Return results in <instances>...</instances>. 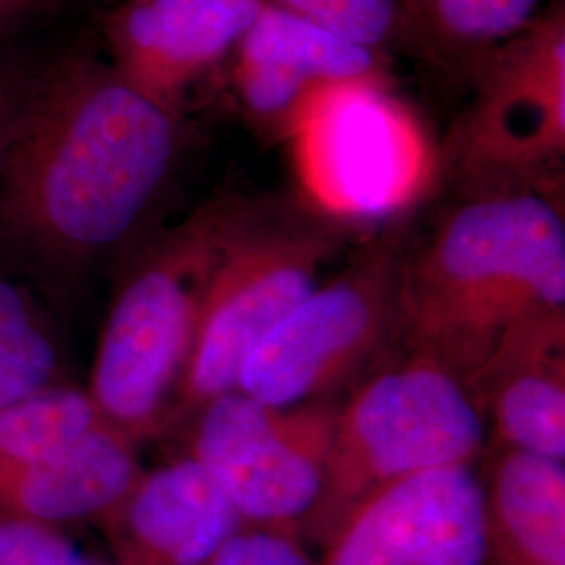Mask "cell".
Segmentation results:
<instances>
[{
    "instance_id": "1",
    "label": "cell",
    "mask_w": 565,
    "mask_h": 565,
    "mask_svg": "<svg viewBox=\"0 0 565 565\" xmlns=\"http://www.w3.org/2000/svg\"><path fill=\"white\" fill-rule=\"evenodd\" d=\"M189 147V121L84 46L41 65L0 163V270L67 310L147 235Z\"/></svg>"
},
{
    "instance_id": "2",
    "label": "cell",
    "mask_w": 565,
    "mask_h": 565,
    "mask_svg": "<svg viewBox=\"0 0 565 565\" xmlns=\"http://www.w3.org/2000/svg\"><path fill=\"white\" fill-rule=\"evenodd\" d=\"M459 193L425 237L411 239L401 338L473 390L509 329L565 315V221L557 182Z\"/></svg>"
},
{
    "instance_id": "3",
    "label": "cell",
    "mask_w": 565,
    "mask_h": 565,
    "mask_svg": "<svg viewBox=\"0 0 565 565\" xmlns=\"http://www.w3.org/2000/svg\"><path fill=\"white\" fill-rule=\"evenodd\" d=\"M237 202L221 195L200 203L179 223L153 226L114 264L116 285L86 390L137 445L168 431Z\"/></svg>"
},
{
    "instance_id": "4",
    "label": "cell",
    "mask_w": 565,
    "mask_h": 565,
    "mask_svg": "<svg viewBox=\"0 0 565 565\" xmlns=\"http://www.w3.org/2000/svg\"><path fill=\"white\" fill-rule=\"evenodd\" d=\"M350 231L352 224L308 202H237L205 287L168 431L235 390L249 352L321 282Z\"/></svg>"
},
{
    "instance_id": "5",
    "label": "cell",
    "mask_w": 565,
    "mask_h": 565,
    "mask_svg": "<svg viewBox=\"0 0 565 565\" xmlns=\"http://www.w3.org/2000/svg\"><path fill=\"white\" fill-rule=\"evenodd\" d=\"M488 448L471 385L429 354L406 348L340 403L321 497L303 525L333 539L387 486L450 465H476Z\"/></svg>"
},
{
    "instance_id": "6",
    "label": "cell",
    "mask_w": 565,
    "mask_h": 565,
    "mask_svg": "<svg viewBox=\"0 0 565 565\" xmlns=\"http://www.w3.org/2000/svg\"><path fill=\"white\" fill-rule=\"evenodd\" d=\"M413 239L406 218L385 223L342 273L296 303L245 359L237 385L270 406L331 398L401 338V279Z\"/></svg>"
},
{
    "instance_id": "7",
    "label": "cell",
    "mask_w": 565,
    "mask_h": 565,
    "mask_svg": "<svg viewBox=\"0 0 565 565\" xmlns=\"http://www.w3.org/2000/svg\"><path fill=\"white\" fill-rule=\"evenodd\" d=\"M473 97L438 153L459 191L555 184L565 156V4L551 0L473 70Z\"/></svg>"
},
{
    "instance_id": "8",
    "label": "cell",
    "mask_w": 565,
    "mask_h": 565,
    "mask_svg": "<svg viewBox=\"0 0 565 565\" xmlns=\"http://www.w3.org/2000/svg\"><path fill=\"white\" fill-rule=\"evenodd\" d=\"M340 403L270 406L231 390L181 429L186 452L247 525L294 530L317 505Z\"/></svg>"
},
{
    "instance_id": "9",
    "label": "cell",
    "mask_w": 565,
    "mask_h": 565,
    "mask_svg": "<svg viewBox=\"0 0 565 565\" xmlns=\"http://www.w3.org/2000/svg\"><path fill=\"white\" fill-rule=\"evenodd\" d=\"M291 142L303 202L352 226L406 216L438 172V156L390 82L331 95Z\"/></svg>"
},
{
    "instance_id": "10",
    "label": "cell",
    "mask_w": 565,
    "mask_h": 565,
    "mask_svg": "<svg viewBox=\"0 0 565 565\" xmlns=\"http://www.w3.org/2000/svg\"><path fill=\"white\" fill-rule=\"evenodd\" d=\"M243 116L275 141H294L331 95L387 84L384 53L264 0L226 70Z\"/></svg>"
},
{
    "instance_id": "11",
    "label": "cell",
    "mask_w": 565,
    "mask_h": 565,
    "mask_svg": "<svg viewBox=\"0 0 565 565\" xmlns=\"http://www.w3.org/2000/svg\"><path fill=\"white\" fill-rule=\"evenodd\" d=\"M264 0H114L103 20L109 65L186 118L216 81Z\"/></svg>"
},
{
    "instance_id": "12",
    "label": "cell",
    "mask_w": 565,
    "mask_h": 565,
    "mask_svg": "<svg viewBox=\"0 0 565 565\" xmlns=\"http://www.w3.org/2000/svg\"><path fill=\"white\" fill-rule=\"evenodd\" d=\"M484 490L476 465L387 486L331 539L324 565H484Z\"/></svg>"
},
{
    "instance_id": "13",
    "label": "cell",
    "mask_w": 565,
    "mask_h": 565,
    "mask_svg": "<svg viewBox=\"0 0 565 565\" xmlns=\"http://www.w3.org/2000/svg\"><path fill=\"white\" fill-rule=\"evenodd\" d=\"M114 565H205L242 530V515L189 455L141 478L103 522Z\"/></svg>"
},
{
    "instance_id": "14",
    "label": "cell",
    "mask_w": 565,
    "mask_h": 565,
    "mask_svg": "<svg viewBox=\"0 0 565 565\" xmlns=\"http://www.w3.org/2000/svg\"><path fill=\"white\" fill-rule=\"evenodd\" d=\"M473 394L492 448L565 461V315L509 329L480 369Z\"/></svg>"
},
{
    "instance_id": "15",
    "label": "cell",
    "mask_w": 565,
    "mask_h": 565,
    "mask_svg": "<svg viewBox=\"0 0 565 565\" xmlns=\"http://www.w3.org/2000/svg\"><path fill=\"white\" fill-rule=\"evenodd\" d=\"M139 445L114 431L74 455L20 463L0 459V505L36 524H103L142 473Z\"/></svg>"
},
{
    "instance_id": "16",
    "label": "cell",
    "mask_w": 565,
    "mask_h": 565,
    "mask_svg": "<svg viewBox=\"0 0 565 565\" xmlns=\"http://www.w3.org/2000/svg\"><path fill=\"white\" fill-rule=\"evenodd\" d=\"M486 562L565 565V461L486 448Z\"/></svg>"
},
{
    "instance_id": "17",
    "label": "cell",
    "mask_w": 565,
    "mask_h": 565,
    "mask_svg": "<svg viewBox=\"0 0 565 565\" xmlns=\"http://www.w3.org/2000/svg\"><path fill=\"white\" fill-rule=\"evenodd\" d=\"M114 431L121 429L103 415L86 385H49L0 406V459L53 461Z\"/></svg>"
},
{
    "instance_id": "18",
    "label": "cell",
    "mask_w": 565,
    "mask_h": 565,
    "mask_svg": "<svg viewBox=\"0 0 565 565\" xmlns=\"http://www.w3.org/2000/svg\"><path fill=\"white\" fill-rule=\"evenodd\" d=\"M543 0H403L404 32L440 63L476 70L499 44L520 34Z\"/></svg>"
},
{
    "instance_id": "19",
    "label": "cell",
    "mask_w": 565,
    "mask_h": 565,
    "mask_svg": "<svg viewBox=\"0 0 565 565\" xmlns=\"http://www.w3.org/2000/svg\"><path fill=\"white\" fill-rule=\"evenodd\" d=\"M72 382L55 310L25 282L0 270V406Z\"/></svg>"
},
{
    "instance_id": "20",
    "label": "cell",
    "mask_w": 565,
    "mask_h": 565,
    "mask_svg": "<svg viewBox=\"0 0 565 565\" xmlns=\"http://www.w3.org/2000/svg\"><path fill=\"white\" fill-rule=\"evenodd\" d=\"M348 41L384 53L404 32L403 0H270Z\"/></svg>"
},
{
    "instance_id": "21",
    "label": "cell",
    "mask_w": 565,
    "mask_h": 565,
    "mask_svg": "<svg viewBox=\"0 0 565 565\" xmlns=\"http://www.w3.org/2000/svg\"><path fill=\"white\" fill-rule=\"evenodd\" d=\"M0 565L103 564L72 545L55 527L36 524L0 505Z\"/></svg>"
},
{
    "instance_id": "22",
    "label": "cell",
    "mask_w": 565,
    "mask_h": 565,
    "mask_svg": "<svg viewBox=\"0 0 565 565\" xmlns=\"http://www.w3.org/2000/svg\"><path fill=\"white\" fill-rule=\"evenodd\" d=\"M205 565H317L291 530L243 525Z\"/></svg>"
},
{
    "instance_id": "23",
    "label": "cell",
    "mask_w": 565,
    "mask_h": 565,
    "mask_svg": "<svg viewBox=\"0 0 565 565\" xmlns=\"http://www.w3.org/2000/svg\"><path fill=\"white\" fill-rule=\"evenodd\" d=\"M41 65L0 49V163L13 139Z\"/></svg>"
},
{
    "instance_id": "24",
    "label": "cell",
    "mask_w": 565,
    "mask_h": 565,
    "mask_svg": "<svg viewBox=\"0 0 565 565\" xmlns=\"http://www.w3.org/2000/svg\"><path fill=\"white\" fill-rule=\"evenodd\" d=\"M76 0H0V49L57 18Z\"/></svg>"
}]
</instances>
